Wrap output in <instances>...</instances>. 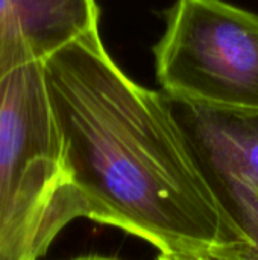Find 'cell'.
Returning a JSON list of instances; mask_svg holds the SVG:
<instances>
[{
	"label": "cell",
	"mask_w": 258,
	"mask_h": 260,
	"mask_svg": "<svg viewBox=\"0 0 258 260\" xmlns=\"http://www.w3.org/2000/svg\"><path fill=\"white\" fill-rule=\"evenodd\" d=\"M43 67L90 221L164 254L213 259L254 250L161 91L128 78L99 30L58 50Z\"/></svg>",
	"instance_id": "6da1fadb"
},
{
	"label": "cell",
	"mask_w": 258,
	"mask_h": 260,
	"mask_svg": "<svg viewBox=\"0 0 258 260\" xmlns=\"http://www.w3.org/2000/svg\"><path fill=\"white\" fill-rule=\"evenodd\" d=\"M161 94L201 165L254 244L252 251L230 254L258 260V111L208 105L164 91Z\"/></svg>",
	"instance_id": "277c9868"
},
{
	"label": "cell",
	"mask_w": 258,
	"mask_h": 260,
	"mask_svg": "<svg viewBox=\"0 0 258 260\" xmlns=\"http://www.w3.org/2000/svg\"><path fill=\"white\" fill-rule=\"evenodd\" d=\"M96 0H0V81L99 30Z\"/></svg>",
	"instance_id": "5b68a950"
},
{
	"label": "cell",
	"mask_w": 258,
	"mask_h": 260,
	"mask_svg": "<svg viewBox=\"0 0 258 260\" xmlns=\"http://www.w3.org/2000/svg\"><path fill=\"white\" fill-rule=\"evenodd\" d=\"M76 219L90 207L33 62L0 81V260H41Z\"/></svg>",
	"instance_id": "7a4b0ae2"
},
{
	"label": "cell",
	"mask_w": 258,
	"mask_h": 260,
	"mask_svg": "<svg viewBox=\"0 0 258 260\" xmlns=\"http://www.w3.org/2000/svg\"><path fill=\"white\" fill-rule=\"evenodd\" d=\"M154 46L161 91L258 111V14L225 0H176Z\"/></svg>",
	"instance_id": "3957f363"
},
{
	"label": "cell",
	"mask_w": 258,
	"mask_h": 260,
	"mask_svg": "<svg viewBox=\"0 0 258 260\" xmlns=\"http://www.w3.org/2000/svg\"><path fill=\"white\" fill-rule=\"evenodd\" d=\"M70 260H120L117 257H111V256H102V254H87V256H81V257H75Z\"/></svg>",
	"instance_id": "52a82bcc"
},
{
	"label": "cell",
	"mask_w": 258,
	"mask_h": 260,
	"mask_svg": "<svg viewBox=\"0 0 258 260\" xmlns=\"http://www.w3.org/2000/svg\"><path fill=\"white\" fill-rule=\"evenodd\" d=\"M155 260H213L207 257H192V256H182V254H164L160 253Z\"/></svg>",
	"instance_id": "8992f818"
},
{
	"label": "cell",
	"mask_w": 258,
	"mask_h": 260,
	"mask_svg": "<svg viewBox=\"0 0 258 260\" xmlns=\"http://www.w3.org/2000/svg\"><path fill=\"white\" fill-rule=\"evenodd\" d=\"M237 259H240V257H237ZM240 260H243V259H240Z\"/></svg>",
	"instance_id": "ba28073f"
}]
</instances>
